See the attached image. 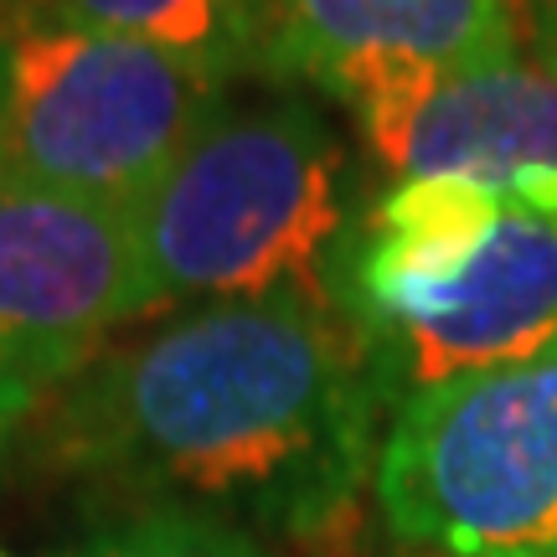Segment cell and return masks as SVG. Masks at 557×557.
<instances>
[{"instance_id":"4fadbf2b","label":"cell","mask_w":557,"mask_h":557,"mask_svg":"<svg viewBox=\"0 0 557 557\" xmlns=\"http://www.w3.org/2000/svg\"><path fill=\"white\" fill-rule=\"evenodd\" d=\"M0 114H5V37H0Z\"/></svg>"},{"instance_id":"8fae6325","label":"cell","mask_w":557,"mask_h":557,"mask_svg":"<svg viewBox=\"0 0 557 557\" xmlns=\"http://www.w3.org/2000/svg\"><path fill=\"white\" fill-rule=\"evenodd\" d=\"M41 398H47V393H41L37 382L26 377L11 357H0V449H5V438L16 434L26 418L37 413Z\"/></svg>"},{"instance_id":"6da1fadb","label":"cell","mask_w":557,"mask_h":557,"mask_svg":"<svg viewBox=\"0 0 557 557\" xmlns=\"http://www.w3.org/2000/svg\"><path fill=\"white\" fill-rule=\"evenodd\" d=\"M387 398L336 305H191L47 393L37 455L165 511L331 532L372 485Z\"/></svg>"},{"instance_id":"277c9868","label":"cell","mask_w":557,"mask_h":557,"mask_svg":"<svg viewBox=\"0 0 557 557\" xmlns=\"http://www.w3.org/2000/svg\"><path fill=\"white\" fill-rule=\"evenodd\" d=\"M367 491L403 553L557 557V351L398 403Z\"/></svg>"},{"instance_id":"9a60e30c","label":"cell","mask_w":557,"mask_h":557,"mask_svg":"<svg viewBox=\"0 0 557 557\" xmlns=\"http://www.w3.org/2000/svg\"><path fill=\"white\" fill-rule=\"evenodd\" d=\"M0 557H5V553H0Z\"/></svg>"},{"instance_id":"52a82bcc","label":"cell","mask_w":557,"mask_h":557,"mask_svg":"<svg viewBox=\"0 0 557 557\" xmlns=\"http://www.w3.org/2000/svg\"><path fill=\"white\" fill-rule=\"evenodd\" d=\"M351 120L393 181L465 176L557 212V62L517 52L403 78L351 103Z\"/></svg>"},{"instance_id":"5b68a950","label":"cell","mask_w":557,"mask_h":557,"mask_svg":"<svg viewBox=\"0 0 557 557\" xmlns=\"http://www.w3.org/2000/svg\"><path fill=\"white\" fill-rule=\"evenodd\" d=\"M0 176L135 207L227 103V78L129 37L11 16Z\"/></svg>"},{"instance_id":"8992f818","label":"cell","mask_w":557,"mask_h":557,"mask_svg":"<svg viewBox=\"0 0 557 557\" xmlns=\"http://www.w3.org/2000/svg\"><path fill=\"white\" fill-rule=\"evenodd\" d=\"M150 315L129 207L0 176V357L52 393Z\"/></svg>"},{"instance_id":"ba28073f","label":"cell","mask_w":557,"mask_h":557,"mask_svg":"<svg viewBox=\"0 0 557 557\" xmlns=\"http://www.w3.org/2000/svg\"><path fill=\"white\" fill-rule=\"evenodd\" d=\"M517 52L506 0H274L269 78H305L351 109L387 83Z\"/></svg>"},{"instance_id":"9c48e42d","label":"cell","mask_w":557,"mask_h":557,"mask_svg":"<svg viewBox=\"0 0 557 557\" xmlns=\"http://www.w3.org/2000/svg\"><path fill=\"white\" fill-rule=\"evenodd\" d=\"M11 16L145 41L227 83L274 58V0H11Z\"/></svg>"},{"instance_id":"7c38bea8","label":"cell","mask_w":557,"mask_h":557,"mask_svg":"<svg viewBox=\"0 0 557 557\" xmlns=\"http://www.w3.org/2000/svg\"><path fill=\"white\" fill-rule=\"evenodd\" d=\"M511 16H517V32H521V47L532 58H547L557 62V0H506Z\"/></svg>"},{"instance_id":"3957f363","label":"cell","mask_w":557,"mask_h":557,"mask_svg":"<svg viewBox=\"0 0 557 557\" xmlns=\"http://www.w3.org/2000/svg\"><path fill=\"white\" fill-rule=\"evenodd\" d=\"M361 212L346 145L299 99L222 103L129 207L156 315L263 295L336 305Z\"/></svg>"},{"instance_id":"5bb4252c","label":"cell","mask_w":557,"mask_h":557,"mask_svg":"<svg viewBox=\"0 0 557 557\" xmlns=\"http://www.w3.org/2000/svg\"><path fill=\"white\" fill-rule=\"evenodd\" d=\"M403 557H429V553H403Z\"/></svg>"},{"instance_id":"7a4b0ae2","label":"cell","mask_w":557,"mask_h":557,"mask_svg":"<svg viewBox=\"0 0 557 557\" xmlns=\"http://www.w3.org/2000/svg\"><path fill=\"white\" fill-rule=\"evenodd\" d=\"M387 413L444 382L557 351V212L465 176L393 181L336 278Z\"/></svg>"},{"instance_id":"30bf717a","label":"cell","mask_w":557,"mask_h":557,"mask_svg":"<svg viewBox=\"0 0 557 557\" xmlns=\"http://www.w3.org/2000/svg\"><path fill=\"white\" fill-rule=\"evenodd\" d=\"M67 557H274L263 542H253L243 527H227L201 511H165L145 506L120 527L88 537Z\"/></svg>"}]
</instances>
